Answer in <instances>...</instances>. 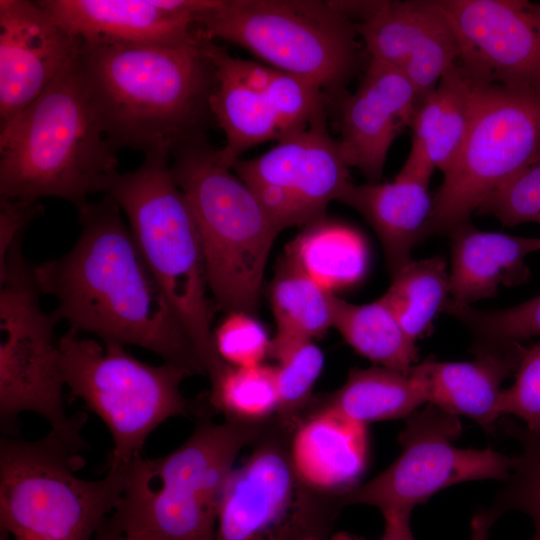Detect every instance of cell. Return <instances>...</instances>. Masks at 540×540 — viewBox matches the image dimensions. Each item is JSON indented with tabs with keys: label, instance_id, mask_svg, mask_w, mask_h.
<instances>
[{
	"label": "cell",
	"instance_id": "1",
	"mask_svg": "<svg viewBox=\"0 0 540 540\" xmlns=\"http://www.w3.org/2000/svg\"><path fill=\"white\" fill-rule=\"evenodd\" d=\"M81 232L58 259L33 265L41 294L70 329L134 345L206 375L200 356L150 271L121 209L107 195L77 209Z\"/></svg>",
	"mask_w": 540,
	"mask_h": 540
},
{
	"label": "cell",
	"instance_id": "2",
	"mask_svg": "<svg viewBox=\"0 0 540 540\" xmlns=\"http://www.w3.org/2000/svg\"><path fill=\"white\" fill-rule=\"evenodd\" d=\"M82 40V39H81ZM79 63L111 147L171 154L205 135L215 82L206 39L178 45L82 40Z\"/></svg>",
	"mask_w": 540,
	"mask_h": 540
},
{
	"label": "cell",
	"instance_id": "3",
	"mask_svg": "<svg viewBox=\"0 0 540 540\" xmlns=\"http://www.w3.org/2000/svg\"><path fill=\"white\" fill-rule=\"evenodd\" d=\"M116 153L105 137L77 54L0 128V199L56 197L79 209L118 172Z\"/></svg>",
	"mask_w": 540,
	"mask_h": 540
},
{
	"label": "cell",
	"instance_id": "4",
	"mask_svg": "<svg viewBox=\"0 0 540 540\" xmlns=\"http://www.w3.org/2000/svg\"><path fill=\"white\" fill-rule=\"evenodd\" d=\"M208 405L187 440L158 458L135 459L108 516L118 530L155 540H214L218 507L239 452L267 422L211 420Z\"/></svg>",
	"mask_w": 540,
	"mask_h": 540
},
{
	"label": "cell",
	"instance_id": "5",
	"mask_svg": "<svg viewBox=\"0 0 540 540\" xmlns=\"http://www.w3.org/2000/svg\"><path fill=\"white\" fill-rule=\"evenodd\" d=\"M170 162L165 152L145 154L137 169L113 174L103 193L125 213L142 256L191 338L212 385L227 364L214 345L199 234Z\"/></svg>",
	"mask_w": 540,
	"mask_h": 540
},
{
	"label": "cell",
	"instance_id": "6",
	"mask_svg": "<svg viewBox=\"0 0 540 540\" xmlns=\"http://www.w3.org/2000/svg\"><path fill=\"white\" fill-rule=\"evenodd\" d=\"M170 168L192 212L217 307L255 314L267 259L280 232L206 135L179 146Z\"/></svg>",
	"mask_w": 540,
	"mask_h": 540
},
{
	"label": "cell",
	"instance_id": "7",
	"mask_svg": "<svg viewBox=\"0 0 540 540\" xmlns=\"http://www.w3.org/2000/svg\"><path fill=\"white\" fill-rule=\"evenodd\" d=\"M79 450L49 432L25 441L0 440L1 532L15 540H93L114 510L126 468L108 466L106 475L87 480Z\"/></svg>",
	"mask_w": 540,
	"mask_h": 540
},
{
	"label": "cell",
	"instance_id": "8",
	"mask_svg": "<svg viewBox=\"0 0 540 540\" xmlns=\"http://www.w3.org/2000/svg\"><path fill=\"white\" fill-rule=\"evenodd\" d=\"M200 35L250 51L269 67L307 79L326 98L343 90L362 65L355 25L319 0H216L197 22Z\"/></svg>",
	"mask_w": 540,
	"mask_h": 540
},
{
	"label": "cell",
	"instance_id": "9",
	"mask_svg": "<svg viewBox=\"0 0 540 540\" xmlns=\"http://www.w3.org/2000/svg\"><path fill=\"white\" fill-rule=\"evenodd\" d=\"M65 386L106 425L113 439L108 466L127 468L148 436L167 419L198 416L204 399L189 401L182 382L193 373L177 364L155 366L122 345L83 338L69 329L59 339Z\"/></svg>",
	"mask_w": 540,
	"mask_h": 540
},
{
	"label": "cell",
	"instance_id": "10",
	"mask_svg": "<svg viewBox=\"0 0 540 540\" xmlns=\"http://www.w3.org/2000/svg\"><path fill=\"white\" fill-rule=\"evenodd\" d=\"M0 425L14 434L18 416H41L51 433L71 447H86L80 435L83 416L68 417L63 404L65 386L58 317L41 308L33 264L16 241L0 262Z\"/></svg>",
	"mask_w": 540,
	"mask_h": 540
},
{
	"label": "cell",
	"instance_id": "11",
	"mask_svg": "<svg viewBox=\"0 0 540 540\" xmlns=\"http://www.w3.org/2000/svg\"><path fill=\"white\" fill-rule=\"evenodd\" d=\"M293 428L275 416L253 450L233 468L218 507L214 540H329L345 506L297 474L290 457Z\"/></svg>",
	"mask_w": 540,
	"mask_h": 540
},
{
	"label": "cell",
	"instance_id": "12",
	"mask_svg": "<svg viewBox=\"0 0 540 540\" xmlns=\"http://www.w3.org/2000/svg\"><path fill=\"white\" fill-rule=\"evenodd\" d=\"M539 162L540 97L478 87L466 138L433 196L428 236L450 234L470 222L489 195Z\"/></svg>",
	"mask_w": 540,
	"mask_h": 540
},
{
	"label": "cell",
	"instance_id": "13",
	"mask_svg": "<svg viewBox=\"0 0 540 540\" xmlns=\"http://www.w3.org/2000/svg\"><path fill=\"white\" fill-rule=\"evenodd\" d=\"M461 431L458 416L433 404L415 411L399 435V457L375 478L343 495L344 505L365 504L378 508L383 516H410L414 507L454 484L506 481L513 458L492 448L454 446L452 442Z\"/></svg>",
	"mask_w": 540,
	"mask_h": 540
},
{
	"label": "cell",
	"instance_id": "14",
	"mask_svg": "<svg viewBox=\"0 0 540 540\" xmlns=\"http://www.w3.org/2000/svg\"><path fill=\"white\" fill-rule=\"evenodd\" d=\"M253 191L275 228L306 227L325 218L352 182L326 116L281 137L270 150L231 166Z\"/></svg>",
	"mask_w": 540,
	"mask_h": 540
},
{
	"label": "cell",
	"instance_id": "15",
	"mask_svg": "<svg viewBox=\"0 0 540 540\" xmlns=\"http://www.w3.org/2000/svg\"><path fill=\"white\" fill-rule=\"evenodd\" d=\"M459 46L457 66L477 87L540 97V3L436 0Z\"/></svg>",
	"mask_w": 540,
	"mask_h": 540
},
{
	"label": "cell",
	"instance_id": "16",
	"mask_svg": "<svg viewBox=\"0 0 540 540\" xmlns=\"http://www.w3.org/2000/svg\"><path fill=\"white\" fill-rule=\"evenodd\" d=\"M334 3L355 25L368 57L399 70L421 98L457 64V38L436 0Z\"/></svg>",
	"mask_w": 540,
	"mask_h": 540
},
{
	"label": "cell",
	"instance_id": "17",
	"mask_svg": "<svg viewBox=\"0 0 540 540\" xmlns=\"http://www.w3.org/2000/svg\"><path fill=\"white\" fill-rule=\"evenodd\" d=\"M81 41L38 1L0 0V128L65 69Z\"/></svg>",
	"mask_w": 540,
	"mask_h": 540
},
{
	"label": "cell",
	"instance_id": "18",
	"mask_svg": "<svg viewBox=\"0 0 540 540\" xmlns=\"http://www.w3.org/2000/svg\"><path fill=\"white\" fill-rule=\"evenodd\" d=\"M342 100L337 139L341 156L368 183H377L392 143L410 128L421 97L399 70L368 57L356 90Z\"/></svg>",
	"mask_w": 540,
	"mask_h": 540
},
{
	"label": "cell",
	"instance_id": "19",
	"mask_svg": "<svg viewBox=\"0 0 540 540\" xmlns=\"http://www.w3.org/2000/svg\"><path fill=\"white\" fill-rule=\"evenodd\" d=\"M216 0H40L68 32L86 41L178 45L202 37L199 16Z\"/></svg>",
	"mask_w": 540,
	"mask_h": 540
},
{
	"label": "cell",
	"instance_id": "20",
	"mask_svg": "<svg viewBox=\"0 0 540 540\" xmlns=\"http://www.w3.org/2000/svg\"><path fill=\"white\" fill-rule=\"evenodd\" d=\"M290 457L311 488L342 496L358 486L368 455L366 425L315 404L292 432Z\"/></svg>",
	"mask_w": 540,
	"mask_h": 540
},
{
	"label": "cell",
	"instance_id": "21",
	"mask_svg": "<svg viewBox=\"0 0 540 540\" xmlns=\"http://www.w3.org/2000/svg\"><path fill=\"white\" fill-rule=\"evenodd\" d=\"M524 347L475 345L471 362H441L428 357L416 364L433 404L453 415L473 419L486 432H493L501 416V384L517 370Z\"/></svg>",
	"mask_w": 540,
	"mask_h": 540
},
{
	"label": "cell",
	"instance_id": "22",
	"mask_svg": "<svg viewBox=\"0 0 540 540\" xmlns=\"http://www.w3.org/2000/svg\"><path fill=\"white\" fill-rule=\"evenodd\" d=\"M429 183L401 171L391 182H351L340 202L354 208L377 234L393 277L411 259L413 247L428 236L433 210Z\"/></svg>",
	"mask_w": 540,
	"mask_h": 540
},
{
	"label": "cell",
	"instance_id": "23",
	"mask_svg": "<svg viewBox=\"0 0 540 540\" xmlns=\"http://www.w3.org/2000/svg\"><path fill=\"white\" fill-rule=\"evenodd\" d=\"M478 87L456 65L423 96L413 116L409 155L400 169L425 182L435 169L444 173L451 165L468 133Z\"/></svg>",
	"mask_w": 540,
	"mask_h": 540
},
{
	"label": "cell",
	"instance_id": "24",
	"mask_svg": "<svg viewBox=\"0 0 540 540\" xmlns=\"http://www.w3.org/2000/svg\"><path fill=\"white\" fill-rule=\"evenodd\" d=\"M451 237V300L459 305L494 296L500 286L527 282L526 257L540 251V237H518L482 231L470 222L454 229Z\"/></svg>",
	"mask_w": 540,
	"mask_h": 540
},
{
	"label": "cell",
	"instance_id": "25",
	"mask_svg": "<svg viewBox=\"0 0 540 540\" xmlns=\"http://www.w3.org/2000/svg\"><path fill=\"white\" fill-rule=\"evenodd\" d=\"M224 48L206 39V51L215 71L210 110L226 138L218 154L221 162L231 168L245 151L268 140L278 141L281 132L264 94L245 84L230 69Z\"/></svg>",
	"mask_w": 540,
	"mask_h": 540
},
{
	"label": "cell",
	"instance_id": "26",
	"mask_svg": "<svg viewBox=\"0 0 540 540\" xmlns=\"http://www.w3.org/2000/svg\"><path fill=\"white\" fill-rule=\"evenodd\" d=\"M427 402L424 382L415 364L408 373L382 366L355 369L340 389L320 403L367 425L407 418Z\"/></svg>",
	"mask_w": 540,
	"mask_h": 540
},
{
	"label": "cell",
	"instance_id": "27",
	"mask_svg": "<svg viewBox=\"0 0 540 540\" xmlns=\"http://www.w3.org/2000/svg\"><path fill=\"white\" fill-rule=\"evenodd\" d=\"M333 327L359 354L379 366L408 373L418 360L416 341L383 297L356 305L336 296Z\"/></svg>",
	"mask_w": 540,
	"mask_h": 540
},
{
	"label": "cell",
	"instance_id": "28",
	"mask_svg": "<svg viewBox=\"0 0 540 540\" xmlns=\"http://www.w3.org/2000/svg\"><path fill=\"white\" fill-rule=\"evenodd\" d=\"M302 269L332 291L351 285L364 274L366 246L354 230L325 218L304 227L285 248Z\"/></svg>",
	"mask_w": 540,
	"mask_h": 540
},
{
	"label": "cell",
	"instance_id": "29",
	"mask_svg": "<svg viewBox=\"0 0 540 540\" xmlns=\"http://www.w3.org/2000/svg\"><path fill=\"white\" fill-rule=\"evenodd\" d=\"M335 297L285 252L270 290L276 334L309 340L321 336L333 327Z\"/></svg>",
	"mask_w": 540,
	"mask_h": 540
},
{
	"label": "cell",
	"instance_id": "30",
	"mask_svg": "<svg viewBox=\"0 0 540 540\" xmlns=\"http://www.w3.org/2000/svg\"><path fill=\"white\" fill-rule=\"evenodd\" d=\"M450 295L445 259L434 256L411 260L393 277L382 296L405 332L416 341L428 334L437 313L442 312Z\"/></svg>",
	"mask_w": 540,
	"mask_h": 540
},
{
	"label": "cell",
	"instance_id": "31",
	"mask_svg": "<svg viewBox=\"0 0 540 540\" xmlns=\"http://www.w3.org/2000/svg\"><path fill=\"white\" fill-rule=\"evenodd\" d=\"M269 355L277 361L279 408L276 418L295 428L310 406L313 386L323 365L321 349L309 339L275 334Z\"/></svg>",
	"mask_w": 540,
	"mask_h": 540
},
{
	"label": "cell",
	"instance_id": "32",
	"mask_svg": "<svg viewBox=\"0 0 540 540\" xmlns=\"http://www.w3.org/2000/svg\"><path fill=\"white\" fill-rule=\"evenodd\" d=\"M208 400L213 410L228 420L264 423L279 408L275 366L259 364L248 367L227 365Z\"/></svg>",
	"mask_w": 540,
	"mask_h": 540
},
{
	"label": "cell",
	"instance_id": "33",
	"mask_svg": "<svg viewBox=\"0 0 540 540\" xmlns=\"http://www.w3.org/2000/svg\"><path fill=\"white\" fill-rule=\"evenodd\" d=\"M442 312L464 323L477 337L476 344L511 345L540 336V295L497 311H480L449 299Z\"/></svg>",
	"mask_w": 540,
	"mask_h": 540
},
{
	"label": "cell",
	"instance_id": "34",
	"mask_svg": "<svg viewBox=\"0 0 540 540\" xmlns=\"http://www.w3.org/2000/svg\"><path fill=\"white\" fill-rule=\"evenodd\" d=\"M521 442L522 452L513 457V465L504 487L491 507L499 516L509 510L525 513L540 533V431L525 426H509Z\"/></svg>",
	"mask_w": 540,
	"mask_h": 540
},
{
	"label": "cell",
	"instance_id": "35",
	"mask_svg": "<svg viewBox=\"0 0 540 540\" xmlns=\"http://www.w3.org/2000/svg\"><path fill=\"white\" fill-rule=\"evenodd\" d=\"M262 93L278 121L281 137L326 116L325 93L315 83L299 76L272 68Z\"/></svg>",
	"mask_w": 540,
	"mask_h": 540
},
{
	"label": "cell",
	"instance_id": "36",
	"mask_svg": "<svg viewBox=\"0 0 540 540\" xmlns=\"http://www.w3.org/2000/svg\"><path fill=\"white\" fill-rule=\"evenodd\" d=\"M213 340L219 357L233 367L262 364L271 345L263 325L241 311L228 312L213 331Z\"/></svg>",
	"mask_w": 540,
	"mask_h": 540
},
{
	"label": "cell",
	"instance_id": "37",
	"mask_svg": "<svg viewBox=\"0 0 540 540\" xmlns=\"http://www.w3.org/2000/svg\"><path fill=\"white\" fill-rule=\"evenodd\" d=\"M502 224L540 223V162L500 186L477 209Z\"/></svg>",
	"mask_w": 540,
	"mask_h": 540
},
{
	"label": "cell",
	"instance_id": "38",
	"mask_svg": "<svg viewBox=\"0 0 540 540\" xmlns=\"http://www.w3.org/2000/svg\"><path fill=\"white\" fill-rule=\"evenodd\" d=\"M499 409L513 415L534 432L540 431V342L525 348L513 385L502 390Z\"/></svg>",
	"mask_w": 540,
	"mask_h": 540
},
{
	"label": "cell",
	"instance_id": "39",
	"mask_svg": "<svg viewBox=\"0 0 540 540\" xmlns=\"http://www.w3.org/2000/svg\"><path fill=\"white\" fill-rule=\"evenodd\" d=\"M42 211L38 201L0 199V262Z\"/></svg>",
	"mask_w": 540,
	"mask_h": 540
},
{
	"label": "cell",
	"instance_id": "40",
	"mask_svg": "<svg viewBox=\"0 0 540 540\" xmlns=\"http://www.w3.org/2000/svg\"><path fill=\"white\" fill-rule=\"evenodd\" d=\"M384 517V532L379 540H414L410 528L409 515H388ZM329 540H366L348 532L333 534Z\"/></svg>",
	"mask_w": 540,
	"mask_h": 540
},
{
	"label": "cell",
	"instance_id": "41",
	"mask_svg": "<svg viewBox=\"0 0 540 540\" xmlns=\"http://www.w3.org/2000/svg\"><path fill=\"white\" fill-rule=\"evenodd\" d=\"M498 517L492 508L478 512L471 520L470 540H488L489 531Z\"/></svg>",
	"mask_w": 540,
	"mask_h": 540
},
{
	"label": "cell",
	"instance_id": "42",
	"mask_svg": "<svg viewBox=\"0 0 540 540\" xmlns=\"http://www.w3.org/2000/svg\"><path fill=\"white\" fill-rule=\"evenodd\" d=\"M93 540H155L148 537L132 535L115 528L108 517L104 520Z\"/></svg>",
	"mask_w": 540,
	"mask_h": 540
},
{
	"label": "cell",
	"instance_id": "43",
	"mask_svg": "<svg viewBox=\"0 0 540 540\" xmlns=\"http://www.w3.org/2000/svg\"><path fill=\"white\" fill-rule=\"evenodd\" d=\"M531 540H540V533L535 532L533 538Z\"/></svg>",
	"mask_w": 540,
	"mask_h": 540
},
{
	"label": "cell",
	"instance_id": "44",
	"mask_svg": "<svg viewBox=\"0 0 540 540\" xmlns=\"http://www.w3.org/2000/svg\"><path fill=\"white\" fill-rule=\"evenodd\" d=\"M304 540H319V539H315V538H307V539H304Z\"/></svg>",
	"mask_w": 540,
	"mask_h": 540
},
{
	"label": "cell",
	"instance_id": "45",
	"mask_svg": "<svg viewBox=\"0 0 540 540\" xmlns=\"http://www.w3.org/2000/svg\"><path fill=\"white\" fill-rule=\"evenodd\" d=\"M539 432V431H538Z\"/></svg>",
	"mask_w": 540,
	"mask_h": 540
}]
</instances>
